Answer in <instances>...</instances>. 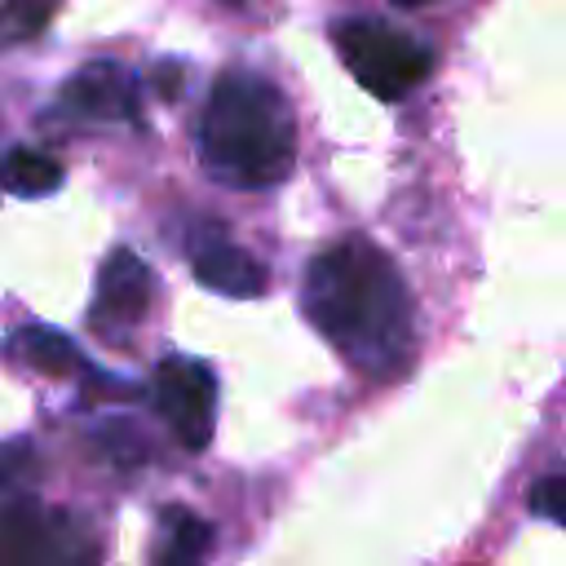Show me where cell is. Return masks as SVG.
<instances>
[{
  "mask_svg": "<svg viewBox=\"0 0 566 566\" xmlns=\"http://www.w3.org/2000/svg\"><path fill=\"white\" fill-rule=\"evenodd\" d=\"M155 407L186 451H203L217 416V376L208 363L168 354L155 367Z\"/></svg>",
  "mask_w": 566,
  "mask_h": 566,
  "instance_id": "obj_5",
  "label": "cell"
},
{
  "mask_svg": "<svg viewBox=\"0 0 566 566\" xmlns=\"http://www.w3.org/2000/svg\"><path fill=\"white\" fill-rule=\"evenodd\" d=\"M526 509H531L535 517H548V522L566 526V469L544 473L539 482H531V491H526Z\"/></svg>",
  "mask_w": 566,
  "mask_h": 566,
  "instance_id": "obj_13",
  "label": "cell"
},
{
  "mask_svg": "<svg viewBox=\"0 0 566 566\" xmlns=\"http://www.w3.org/2000/svg\"><path fill=\"white\" fill-rule=\"evenodd\" d=\"M155 301V274L133 248H115L97 270V296H93V323H142Z\"/></svg>",
  "mask_w": 566,
  "mask_h": 566,
  "instance_id": "obj_8",
  "label": "cell"
},
{
  "mask_svg": "<svg viewBox=\"0 0 566 566\" xmlns=\"http://www.w3.org/2000/svg\"><path fill=\"white\" fill-rule=\"evenodd\" d=\"M0 186L18 199H44L62 186V164L44 150H31V146H18L0 159Z\"/></svg>",
  "mask_w": 566,
  "mask_h": 566,
  "instance_id": "obj_10",
  "label": "cell"
},
{
  "mask_svg": "<svg viewBox=\"0 0 566 566\" xmlns=\"http://www.w3.org/2000/svg\"><path fill=\"white\" fill-rule=\"evenodd\" d=\"M332 44L345 62V71H354V80L385 102L407 97L411 88H420L433 71V49L380 18H345L332 27Z\"/></svg>",
  "mask_w": 566,
  "mask_h": 566,
  "instance_id": "obj_3",
  "label": "cell"
},
{
  "mask_svg": "<svg viewBox=\"0 0 566 566\" xmlns=\"http://www.w3.org/2000/svg\"><path fill=\"white\" fill-rule=\"evenodd\" d=\"M57 9L62 0H0V49L35 40Z\"/></svg>",
  "mask_w": 566,
  "mask_h": 566,
  "instance_id": "obj_12",
  "label": "cell"
},
{
  "mask_svg": "<svg viewBox=\"0 0 566 566\" xmlns=\"http://www.w3.org/2000/svg\"><path fill=\"white\" fill-rule=\"evenodd\" d=\"M398 4H420V0H398Z\"/></svg>",
  "mask_w": 566,
  "mask_h": 566,
  "instance_id": "obj_15",
  "label": "cell"
},
{
  "mask_svg": "<svg viewBox=\"0 0 566 566\" xmlns=\"http://www.w3.org/2000/svg\"><path fill=\"white\" fill-rule=\"evenodd\" d=\"M9 354L22 367L40 371V376H88L84 354L75 349V340L62 336L57 327H44V323H22L9 336Z\"/></svg>",
  "mask_w": 566,
  "mask_h": 566,
  "instance_id": "obj_9",
  "label": "cell"
},
{
  "mask_svg": "<svg viewBox=\"0 0 566 566\" xmlns=\"http://www.w3.org/2000/svg\"><path fill=\"white\" fill-rule=\"evenodd\" d=\"M159 526H164V539L155 548V562L159 566H190L212 544V526L203 517H195L190 509H164Z\"/></svg>",
  "mask_w": 566,
  "mask_h": 566,
  "instance_id": "obj_11",
  "label": "cell"
},
{
  "mask_svg": "<svg viewBox=\"0 0 566 566\" xmlns=\"http://www.w3.org/2000/svg\"><path fill=\"white\" fill-rule=\"evenodd\" d=\"M57 106L88 124H137L142 88H137V75L119 62H84L62 84Z\"/></svg>",
  "mask_w": 566,
  "mask_h": 566,
  "instance_id": "obj_6",
  "label": "cell"
},
{
  "mask_svg": "<svg viewBox=\"0 0 566 566\" xmlns=\"http://www.w3.org/2000/svg\"><path fill=\"white\" fill-rule=\"evenodd\" d=\"M93 548L62 513L40 509L35 500H13L0 509V566H66L88 562Z\"/></svg>",
  "mask_w": 566,
  "mask_h": 566,
  "instance_id": "obj_4",
  "label": "cell"
},
{
  "mask_svg": "<svg viewBox=\"0 0 566 566\" xmlns=\"http://www.w3.org/2000/svg\"><path fill=\"white\" fill-rule=\"evenodd\" d=\"M226 4H239V0H226Z\"/></svg>",
  "mask_w": 566,
  "mask_h": 566,
  "instance_id": "obj_16",
  "label": "cell"
},
{
  "mask_svg": "<svg viewBox=\"0 0 566 566\" xmlns=\"http://www.w3.org/2000/svg\"><path fill=\"white\" fill-rule=\"evenodd\" d=\"M199 159L226 186H274L296 164V119L287 97L248 71H226L199 115Z\"/></svg>",
  "mask_w": 566,
  "mask_h": 566,
  "instance_id": "obj_2",
  "label": "cell"
},
{
  "mask_svg": "<svg viewBox=\"0 0 566 566\" xmlns=\"http://www.w3.org/2000/svg\"><path fill=\"white\" fill-rule=\"evenodd\" d=\"M186 248H190V270H195V279H199L203 287H212V292H221V296H239V301L265 292V270H261V261H252L221 226L199 221V226L190 230Z\"/></svg>",
  "mask_w": 566,
  "mask_h": 566,
  "instance_id": "obj_7",
  "label": "cell"
},
{
  "mask_svg": "<svg viewBox=\"0 0 566 566\" xmlns=\"http://www.w3.org/2000/svg\"><path fill=\"white\" fill-rule=\"evenodd\" d=\"M305 318L363 376H398L411 358V296L398 265L367 239L345 234L305 265Z\"/></svg>",
  "mask_w": 566,
  "mask_h": 566,
  "instance_id": "obj_1",
  "label": "cell"
},
{
  "mask_svg": "<svg viewBox=\"0 0 566 566\" xmlns=\"http://www.w3.org/2000/svg\"><path fill=\"white\" fill-rule=\"evenodd\" d=\"M31 464V442L27 438H0V491Z\"/></svg>",
  "mask_w": 566,
  "mask_h": 566,
  "instance_id": "obj_14",
  "label": "cell"
}]
</instances>
